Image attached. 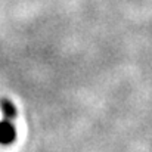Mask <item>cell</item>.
Here are the masks:
<instances>
[{
    "instance_id": "2",
    "label": "cell",
    "mask_w": 152,
    "mask_h": 152,
    "mask_svg": "<svg viewBox=\"0 0 152 152\" xmlns=\"http://www.w3.org/2000/svg\"><path fill=\"white\" fill-rule=\"evenodd\" d=\"M0 106H1V111H3V114H4V117H6L7 120H10V118H13V117H15L16 111H15L13 103H10L7 99H1Z\"/></svg>"
},
{
    "instance_id": "1",
    "label": "cell",
    "mask_w": 152,
    "mask_h": 152,
    "mask_svg": "<svg viewBox=\"0 0 152 152\" xmlns=\"http://www.w3.org/2000/svg\"><path fill=\"white\" fill-rule=\"evenodd\" d=\"M15 129L9 121H3L0 123V143L3 145H9L15 140Z\"/></svg>"
}]
</instances>
